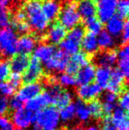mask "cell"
I'll list each match as a JSON object with an SVG mask.
<instances>
[{"mask_svg": "<svg viewBox=\"0 0 129 130\" xmlns=\"http://www.w3.org/2000/svg\"><path fill=\"white\" fill-rule=\"evenodd\" d=\"M28 27L35 33L45 32L48 28L49 21L42 11V3L40 0H28L23 7Z\"/></svg>", "mask_w": 129, "mask_h": 130, "instance_id": "6da1fadb", "label": "cell"}, {"mask_svg": "<svg viewBox=\"0 0 129 130\" xmlns=\"http://www.w3.org/2000/svg\"><path fill=\"white\" fill-rule=\"evenodd\" d=\"M34 122L42 130H56L60 124L57 108L47 107L34 114Z\"/></svg>", "mask_w": 129, "mask_h": 130, "instance_id": "7a4b0ae2", "label": "cell"}, {"mask_svg": "<svg viewBox=\"0 0 129 130\" xmlns=\"http://www.w3.org/2000/svg\"><path fill=\"white\" fill-rule=\"evenodd\" d=\"M18 36L13 27L0 29V54L5 57H13L17 51Z\"/></svg>", "mask_w": 129, "mask_h": 130, "instance_id": "3957f363", "label": "cell"}, {"mask_svg": "<svg viewBox=\"0 0 129 130\" xmlns=\"http://www.w3.org/2000/svg\"><path fill=\"white\" fill-rule=\"evenodd\" d=\"M46 92L50 95L51 104L55 106V108L62 109L72 104V94L69 90L60 87L59 84L50 83Z\"/></svg>", "mask_w": 129, "mask_h": 130, "instance_id": "277c9868", "label": "cell"}, {"mask_svg": "<svg viewBox=\"0 0 129 130\" xmlns=\"http://www.w3.org/2000/svg\"><path fill=\"white\" fill-rule=\"evenodd\" d=\"M58 18L59 20V24L65 29H72L78 26L81 18L76 10V4L70 3L65 5L60 10Z\"/></svg>", "mask_w": 129, "mask_h": 130, "instance_id": "5b68a950", "label": "cell"}, {"mask_svg": "<svg viewBox=\"0 0 129 130\" xmlns=\"http://www.w3.org/2000/svg\"><path fill=\"white\" fill-rule=\"evenodd\" d=\"M70 60V56L61 50H57L54 55L48 60L44 62L43 66L47 71L54 73H61L65 70L68 62Z\"/></svg>", "mask_w": 129, "mask_h": 130, "instance_id": "8992f818", "label": "cell"}, {"mask_svg": "<svg viewBox=\"0 0 129 130\" xmlns=\"http://www.w3.org/2000/svg\"><path fill=\"white\" fill-rule=\"evenodd\" d=\"M117 2L115 0H98L96 5L98 21L101 23H106L116 13Z\"/></svg>", "mask_w": 129, "mask_h": 130, "instance_id": "52a82bcc", "label": "cell"}, {"mask_svg": "<svg viewBox=\"0 0 129 130\" xmlns=\"http://www.w3.org/2000/svg\"><path fill=\"white\" fill-rule=\"evenodd\" d=\"M34 122V114L26 108H21L13 111L12 116V123L16 128L24 130L27 129Z\"/></svg>", "mask_w": 129, "mask_h": 130, "instance_id": "ba28073f", "label": "cell"}, {"mask_svg": "<svg viewBox=\"0 0 129 130\" xmlns=\"http://www.w3.org/2000/svg\"><path fill=\"white\" fill-rule=\"evenodd\" d=\"M43 90V86L39 82H31V83H25L19 89L16 95V98L21 102H28L38 95H40Z\"/></svg>", "mask_w": 129, "mask_h": 130, "instance_id": "9c48e42d", "label": "cell"}, {"mask_svg": "<svg viewBox=\"0 0 129 130\" xmlns=\"http://www.w3.org/2000/svg\"><path fill=\"white\" fill-rule=\"evenodd\" d=\"M43 74V69L42 67V63L35 58L34 57L30 59L28 67L25 71L22 76V80L25 83H31V82H37V80L42 77Z\"/></svg>", "mask_w": 129, "mask_h": 130, "instance_id": "30bf717a", "label": "cell"}, {"mask_svg": "<svg viewBox=\"0 0 129 130\" xmlns=\"http://www.w3.org/2000/svg\"><path fill=\"white\" fill-rule=\"evenodd\" d=\"M102 89L96 83H89L87 85H81L76 90L78 98L82 102H91L96 100L101 95Z\"/></svg>", "mask_w": 129, "mask_h": 130, "instance_id": "8fae6325", "label": "cell"}, {"mask_svg": "<svg viewBox=\"0 0 129 130\" xmlns=\"http://www.w3.org/2000/svg\"><path fill=\"white\" fill-rule=\"evenodd\" d=\"M88 64H89L88 55H87L83 52H78L74 55H72V57L70 58L65 71L67 74L74 75V74H77L80 69L88 66Z\"/></svg>", "mask_w": 129, "mask_h": 130, "instance_id": "7c38bea8", "label": "cell"}, {"mask_svg": "<svg viewBox=\"0 0 129 130\" xmlns=\"http://www.w3.org/2000/svg\"><path fill=\"white\" fill-rule=\"evenodd\" d=\"M109 122L114 128L117 130H129L127 111H124L120 108H116L112 111Z\"/></svg>", "mask_w": 129, "mask_h": 130, "instance_id": "4fadbf2b", "label": "cell"}, {"mask_svg": "<svg viewBox=\"0 0 129 130\" xmlns=\"http://www.w3.org/2000/svg\"><path fill=\"white\" fill-rule=\"evenodd\" d=\"M51 104L50 96L45 91V92L41 93L40 95H38L37 96L33 98L30 101L27 102L26 109H28V111H30L34 114H35V113L39 112L42 110L47 108L49 106V104Z\"/></svg>", "mask_w": 129, "mask_h": 130, "instance_id": "5bb4252c", "label": "cell"}, {"mask_svg": "<svg viewBox=\"0 0 129 130\" xmlns=\"http://www.w3.org/2000/svg\"><path fill=\"white\" fill-rule=\"evenodd\" d=\"M126 80V78L125 77L124 74L119 69H113L110 72V80H109L106 89H108L109 92L114 93V94L117 95L118 93L121 92L123 90Z\"/></svg>", "mask_w": 129, "mask_h": 130, "instance_id": "9a60e30c", "label": "cell"}, {"mask_svg": "<svg viewBox=\"0 0 129 130\" xmlns=\"http://www.w3.org/2000/svg\"><path fill=\"white\" fill-rule=\"evenodd\" d=\"M76 10L80 18H82L85 21L96 17L97 14V7L93 0H79L76 4Z\"/></svg>", "mask_w": 129, "mask_h": 130, "instance_id": "2e32d148", "label": "cell"}, {"mask_svg": "<svg viewBox=\"0 0 129 130\" xmlns=\"http://www.w3.org/2000/svg\"><path fill=\"white\" fill-rule=\"evenodd\" d=\"M60 10V3L57 0H45L42 4V11L48 21H55L59 17Z\"/></svg>", "mask_w": 129, "mask_h": 130, "instance_id": "e0dca14e", "label": "cell"}, {"mask_svg": "<svg viewBox=\"0 0 129 130\" xmlns=\"http://www.w3.org/2000/svg\"><path fill=\"white\" fill-rule=\"evenodd\" d=\"M66 29L59 23H55L49 28L47 32V42L51 45L59 44L66 36Z\"/></svg>", "mask_w": 129, "mask_h": 130, "instance_id": "ac0fdd59", "label": "cell"}, {"mask_svg": "<svg viewBox=\"0 0 129 130\" xmlns=\"http://www.w3.org/2000/svg\"><path fill=\"white\" fill-rule=\"evenodd\" d=\"M96 62L99 66V67L110 69L117 63V52L112 50L103 51L97 55Z\"/></svg>", "mask_w": 129, "mask_h": 130, "instance_id": "d6986e66", "label": "cell"}, {"mask_svg": "<svg viewBox=\"0 0 129 130\" xmlns=\"http://www.w3.org/2000/svg\"><path fill=\"white\" fill-rule=\"evenodd\" d=\"M117 63L119 70L127 79L129 74V48L128 45H122L117 52Z\"/></svg>", "mask_w": 129, "mask_h": 130, "instance_id": "ffe728a7", "label": "cell"}, {"mask_svg": "<svg viewBox=\"0 0 129 130\" xmlns=\"http://www.w3.org/2000/svg\"><path fill=\"white\" fill-rule=\"evenodd\" d=\"M36 47V40L30 35H24L18 39L17 51L20 54L28 55L34 52Z\"/></svg>", "mask_w": 129, "mask_h": 130, "instance_id": "44dd1931", "label": "cell"}, {"mask_svg": "<svg viewBox=\"0 0 129 130\" xmlns=\"http://www.w3.org/2000/svg\"><path fill=\"white\" fill-rule=\"evenodd\" d=\"M96 68L93 65L88 64V66L81 68L77 72V75L75 76L77 80V84L81 85H87L92 83L95 80Z\"/></svg>", "mask_w": 129, "mask_h": 130, "instance_id": "7402d4cb", "label": "cell"}, {"mask_svg": "<svg viewBox=\"0 0 129 130\" xmlns=\"http://www.w3.org/2000/svg\"><path fill=\"white\" fill-rule=\"evenodd\" d=\"M57 49L54 45L48 44V43H42L35 47L34 50V57L37 58L41 63L48 61L50 58L54 55Z\"/></svg>", "mask_w": 129, "mask_h": 130, "instance_id": "603a6c76", "label": "cell"}, {"mask_svg": "<svg viewBox=\"0 0 129 130\" xmlns=\"http://www.w3.org/2000/svg\"><path fill=\"white\" fill-rule=\"evenodd\" d=\"M29 61L30 58L28 57V55H15V56H13V58H12V60L10 62L11 71L20 74H22V73H25V71L27 70V68L28 67Z\"/></svg>", "mask_w": 129, "mask_h": 130, "instance_id": "cb8c5ba5", "label": "cell"}, {"mask_svg": "<svg viewBox=\"0 0 129 130\" xmlns=\"http://www.w3.org/2000/svg\"><path fill=\"white\" fill-rule=\"evenodd\" d=\"M81 46L84 52L87 55H94L98 51V44L97 36L91 34V33H87L84 35L82 40H81Z\"/></svg>", "mask_w": 129, "mask_h": 130, "instance_id": "d4e9b609", "label": "cell"}, {"mask_svg": "<svg viewBox=\"0 0 129 130\" xmlns=\"http://www.w3.org/2000/svg\"><path fill=\"white\" fill-rule=\"evenodd\" d=\"M124 20L120 19L117 15H115L106 22V31L112 37H120L123 27H124Z\"/></svg>", "mask_w": 129, "mask_h": 130, "instance_id": "484cf974", "label": "cell"}, {"mask_svg": "<svg viewBox=\"0 0 129 130\" xmlns=\"http://www.w3.org/2000/svg\"><path fill=\"white\" fill-rule=\"evenodd\" d=\"M98 48L103 51H110L116 45L115 38L112 37L106 30H102L97 36Z\"/></svg>", "mask_w": 129, "mask_h": 130, "instance_id": "4316f807", "label": "cell"}, {"mask_svg": "<svg viewBox=\"0 0 129 130\" xmlns=\"http://www.w3.org/2000/svg\"><path fill=\"white\" fill-rule=\"evenodd\" d=\"M74 104L75 107V117L82 123H86L90 120L91 116H90L89 110L88 108V105L84 103V102L78 100L76 101Z\"/></svg>", "mask_w": 129, "mask_h": 130, "instance_id": "83f0119b", "label": "cell"}, {"mask_svg": "<svg viewBox=\"0 0 129 130\" xmlns=\"http://www.w3.org/2000/svg\"><path fill=\"white\" fill-rule=\"evenodd\" d=\"M110 72H112L110 69L103 68V67H98L97 69H96V84H97L101 89L107 87L109 80H110Z\"/></svg>", "mask_w": 129, "mask_h": 130, "instance_id": "f1b7e54d", "label": "cell"}, {"mask_svg": "<svg viewBox=\"0 0 129 130\" xmlns=\"http://www.w3.org/2000/svg\"><path fill=\"white\" fill-rule=\"evenodd\" d=\"M60 50L65 53H66L67 55H74L75 53H77L80 50L81 44L72 41V40L68 39L65 37L60 43Z\"/></svg>", "mask_w": 129, "mask_h": 130, "instance_id": "f546056e", "label": "cell"}, {"mask_svg": "<svg viewBox=\"0 0 129 130\" xmlns=\"http://www.w3.org/2000/svg\"><path fill=\"white\" fill-rule=\"evenodd\" d=\"M59 113L60 121H63L65 123L71 122L75 118V107H74V104H68L67 106L60 109V111H59Z\"/></svg>", "mask_w": 129, "mask_h": 130, "instance_id": "4dcf8cb0", "label": "cell"}, {"mask_svg": "<svg viewBox=\"0 0 129 130\" xmlns=\"http://www.w3.org/2000/svg\"><path fill=\"white\" fill-rule=\"evenodd\" d=\"M85 34H86V33H85L84 27L81 26V25H78V26L74 27L73 28L70 29V31L66 34L65 37L81 44V40H82Z\"/></svg>", "mask_w": 129, "mask_h": 130, "instance_id": "1f68e13d", "label": "cell"}, {"mask_svg": "<svg viewBox=\"0 0 129 130\" xmlns=\"http://www.w3.org/2000/svg\"><path fill=\"white\" fill-rule=\"evenodd\" d=\"M58 82L59 85L62 86L65 88H71L77 85V80L76 77L72 74H67V73H63L58 77Z\"/></svg>", "mask_w": 129, "mask_h": 130, "instance_id": "d6a6232c", "label": "cell"}, {"mask_svg": "<svg viewBox=\"0 0 129 130\" xmlns=\"http://www.w3.org/2000/svg\"><path fill=\"white\" fill-rule=\"evenodd\" d=\"M85 27L88 28V33H91L95 36L98 35L103 30V24L96 17L86 20L85 21Z\"/></svg>", "mask_w": 129, "mask_h": 130, "instance_id": "836d02e7", "label": "cell"}, {"mask_svg": "<svg viewBox=\"0 0 129 130\" xmlns=\"http://www.w3.org/2000/svg\"><path fill=\"white\" fill-rule=\"evenodd\" d=\"M88 108L89 110L90 116L95 119H100L103 117V107H102V103L98 100H93L89 102L88 104Z\"/></svg>", "mask_w": 129, "mask_h": 130, "instance_id": "e575fe53", "label": "cell"}, {"mask_svg": "<svg viewBox=\"0 0 129 130\" xmlns=\"http://www.w3.org/2000/svg\"><path fill=\"white\" fill-rule=\"evenodd\" d=\"M116 13L119 18L125 20L127 18L129 13V4L128 0H121L117 3L116 6Z\"/></svg>", "mask_w": 129, "mask_h": 130, "instance_id": "d590c367", "label": "cell"}, {"mask_svg": "<svg viewBox=\"0 0 129 130\" xmlns=\"http://www.w3.org/2000/svg\"><path fill=\"white\" fill-rule=\"evenodd\" d=\"M16 91V89L9 82H0V96L5 98H10L13 96Z\"/></svg>", "mask_w": 129, "mask_h": 130, "instance_id": "8d00e7d4", "label": "cell"}, {"mask_svg": "<svg viewBox=\"0 0 129 130\" xmlns=\"http://www.w3.org/2000/svg\"><path fill=\"white\" fill-rule=\"evenodd\" d=\"M11 74L10 62L5 59L0 60V82H5Z\"/></svg>", "mask_w": 129, "mask_h": 130, "instance_id": "74e56055", "label": "cell"}, {"mask_svg": "<svg viewBox=\"0 0 129 130\" xmlns=\"http://www.w3.org/2000/svg\"><path fill=\"white\" fill-rule=\"evenodd\" d=\"M11 19L10 14L7 12L6 9L0 7V27L5 28L10 26Z\"/></svg>", "mask_w": 129, "mask_h": 130, "instance_id": "f35d334b", "label": "cell"}, {"mask_svg": "<svg viewBox=\"0 0 129 130\" xmlns=\"http://www.w3.org/2000/svg\"><path fill=\"white\" fill-rule=\"evenodd\" d=\"M14 30L16 33H19V34L28 35V32L30 30L29 27H28V23L26 21H19V22H14Z\"/></svg>", "mask_w": 129, "mask_h": 130, "instance_id": "ab89813d", "label": "cell"}, {"mask_svg": "<svg viewBox=\"0 0 129 130\" xmlns=\"http://www.w3.org/2000/svg\"><path fill=\"white\" fill-rule=\"evenodd\" d=\"M119 108L124 111H127L129 108V96L127 91H124V92L121 94L120 98L119 99Z\"/></svg>", "mask_w": 129, "mask_h": 130, "instance_id": "60d3db41", "label": "cell"}, {"mask_svg": "<svg viewBox=\"0 0 129 130\" xmlns=\"http://www.w3.org/2000/svg\"><path fill=\"white\" fill-rule=\"evenodd\" d=\"M13 125L12 120L8 117L2 115L0 116V130H12Z\"/></svg>", "mask_w": 129, "mask_h": 130, "instance_id": "b9f144b4", "label": "cell"}, {"mask_svg": "<svg viewBox=\"0 0 129 130\" xmlns=\"http://www.w3.org/2000/svg\"><path fill=\"white\" fill-rule=\"evenodd\" d=\"M9 82L13 86L15 89H17L18 87H20L22 82V76L20 74H16V73H12L9 76Z\"/></svg>", "mask_w": 129, "mask_h": 130, "instance_id": "7bdbcfd3", "label": "cell"}, {"mask_svg": "<svg viewBox=\"0 0 129 130\" xmlns=\"http://www.w3.org/2000/svg\"><path fill=\"white\" fill-rule=\"evenodd\" d=\"M128 38H129V25H128V21H125V24L124 27H123L122 33L120 35V43L122 45H126L127 44L128 42Z\"/></svg>", "mask_w": 129, "mask_h": 130, "instance_id": "ee69618b", "label": "cell"}, {"mask_svg": "<svg viewBox=\"0 0 129 130\" xmlns=\"http://www.w3.org/2000/svg\"><path fill=\"white\" fill-rule=\"evenodd\" d=\"M9 110V101L6 98L0 96V116L5 114Z\"/></svg>", "mask_w": 129, "mask_h": 130, "instance_id": "f6af8a7d", "label": "cell"}, {"mask_svg": "<svg viewBox=\"0 0 129 130\" xmlns=\"http://www.w3.org/2000/svg\"><path fill=\"white\" fill-rule=\"evenodd\" d=\"M118 101V96L116 94L112 92H107L103 96V103L110 104H116Z\"/></svg>", "mask_w": 129, "mask_h": 130, "instance_id": "bcb514c9", "label": "cell"}, {"mask_svg": "<svg viewBox=\"0 0 129 130\" xmlns=\"http://www.w3.org/2000/svg\"><path fill=\"white\" fill-rule=\"evenodd\" d=\"M9 108H11V109L15 111L17 110H20L21 108H22V103L15 96V98H12L10 100V102H9Z\"/></svg>", "mask_w": 129, "mask_h": 130, "instance_id": "7dc6e473", "label": "cell"}, {"mask_svg": "<svg viewBox=\"0 0 129 130\" xmlns=\"http://www.w3.org/2000/svg\"><path fill=\"white\" fill-rule=\"evenodd\" d=\"M14 0H0V7L2 8H8L9 6L12 5Z\"/></svg>", "mask_w": 129, "mask_h": 130, "instance_id": "c3c4849f", "label": "cell"}, {"mask_svg": "<svg viewBox=\"0 0 129 130\" xmlns=\"http://www.w3.org/2000/svg\"><path fill=\"white\" fill-rule=\"evenodd\" d=\"M103 130H117V129L114 128V127L110 124L109 120H107V119H106V120H105L104 126H103Z\"/></svg>", "mask_w": 129, "mask_h": 130, "instance_id": "681fc988", "label": "cell"}, {"mask_svg": "<svg viewBox=\"0 0 129 130\" xmlns=\"http://www.w3.org/2000/svg\"><path fill=\"white\" fill-rule=\"evenodd\" d=\"M66 130H84L81 126H73V127H71Z\"/></svg>", "mask_w": 129, "mask_h": 130, "instance_id": "f907efd6", "label": "cell"}, {"mask_svg": "<svg viewBox=\"0 0 129 130\" xmlns=\"http://www.w3.org/2000/svg\"><path fill=\"white\" fill-rule=\"evenodd\" d=\"M84 130H101V129H100L98 127H97V126H89V127H88Z\"/></svg>", "mask_w": 129, "mask_h": 130, "instance_id": "816d5d0a", "label": "cell"}, {"mask_svg": "<svg viewBox=\"0 0 129 130\" xmlns=\"http://www.w3.org/2000/svg\"><path fill=\"white\" fill-rule=\"evenodd\" d=\"M31 130H42V129L40 128L39 127H37V126H35V127H33V128H32Z\"/></svg>", "mask_w": 129, "mask_h": 130, "instance_id": "f5cc1de1", "label": "cell"}, {"mask_svg": "<svg viewBox=\"0 0 129 130\" xmlns=\"http://www.w3.org/2000/svg\"><path fill=\"white\" fill-rule=\"evenodd\" d=\"M12 130H21V129H18V128H15V129H12Z\"/></svg>", "mask_w": 129, "mask_h": 130, "instance_id": "db71d44e", "label": "cell"}, {"mask_svg": "<svg viewBox=\"0 0 129 130\" xmlns=\"http://www.w3.org/2000/svg\"><path fill=\"white\" fill-rule=\"evenodd\" d=\"M115 1L117 2V1H121V0H115Z\"/></svg>", "mask_w": 129, "mask_h": 130, "instance_id": "11a10c76", "label": "cell"}, {"mask_svg": "<svg viewBox=\"0 0 129 130\" xmlns=\"http://www.w3.org/2000/svg\"><path fill=\"white\" fill-rule=\"evenodd\" d=\"M93 1H95V0H93Z\"/></svg>", "mask_w": 129, "mask_h": 130, "instance_id": "9f6ffc18", "label": "cell"}]
</instances>
